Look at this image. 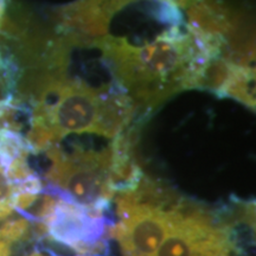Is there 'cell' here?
Returning <instances> with one entry per match:
<instances>
[{
  "instance_id": "6da1fadb",
  "label": "cell",
  "mask_w": 256,
  "mask_h": 256,
  "mask_svg": "<svg viewBox=\"0 0 256 256\" xmlns=\"http://www.w3.org/2000/svg\"><path fill=\"white\" fill-rule=\"evenodd\" d=\"M133 114V104L119 89H95L63 75L46 76L32 110L31 128L50 145L69 134L119 136Z\"/></svg>"
},
{
  "instance_id": "7a4b0ae2",
  "label": "cell",
  "mask_w": 256,
  "mask_h": 256,
  "mask_svg": "<svg viewBox=\"0 0 256 256\" xmlns=\"http://www.w3.org/2000/svg\"><path fill=\"white\" fill-rule=\"evenodd\" d=\"M110 62L121 86L145 106H156L188 88L196 49L190 34L171 28L142 46L126 38L106 36L96 42Z\"/></svg>"
},
{
  "instance_id": "3957f363",
  "label": "cell",
  "mask_w": 256,
  "mask_h": 256,
  "mask_svg": "<svg viewBox=\"0 0 256 256\" xmlns=\"http://www.w3.org/2000/svg\"><path fill=\"white\" fill-rule=\"evenodd\" d=\"M247 206L240 218L232 211H214L177 198L171 220L154 256H247L238 228L250 222Z\"/></svg>"
},
{
  "instance_id": "277c9868",
  "label": "cell",
  "mask_w": 256,
  "mask_h": 256,
  "mask_svg": "<svg viewBox=\"0 0 256 256\" xmlns=\"http://www.w3.org/2000/svg\"><path fill=\"white\" fill-rule=\"evenodd\" d=\"M112 222L104 211L89 209L50 194L34 230L43 236L40 250L64 249L72 256H98L107 248Z\"/></svg>"
},
{
  "instance_id": "5b68a950",
  "label": "cell",
  "mask_w": 256,
  "mask_h": 256,
  "mask_svg": "<svg viewBox=\"0 0 256 256\" xmlns=\"http://www.w3.org/2000/svg\"><path fill=\"white\" fill-rule=\"evenodd\" d=\"M26 256H56V255H52V254H49V252H44V250H40V249H36V250H34L30 254L26 255Z\"/></svg>"
},
{
  "instance_id": "8992f818",
  "label": "cell",
  "mask_w": 256,
  "mask_h": 256,
  "mask_svg": "<svg viewBox=\"0 0 256 256\" xmlns=\"http://www.w3.org/2000/svg\"><path fill=\"white\" fill-rule=\"evenodd\" d=\"M5 8H6V0H0V24H2V16L5 14Z\"/></svg>"
}]
</instances>
